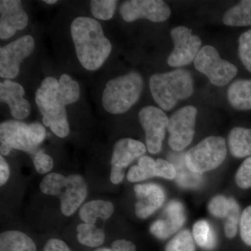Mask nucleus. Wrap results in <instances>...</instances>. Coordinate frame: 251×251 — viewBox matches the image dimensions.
I'll list each match as a JSON object with an SVG mask.
<instances>
[{"mask_svg": "<svg viewBox=\"0 0 251 251\" xmlns=\"http://www.w3.org/2000/svg\"><path fill=\"white\" fill-rule=\"evenodd\" d=\"M71 33L81 65L88 71L100 69L112 51L101 25L94 18L81 16L73 21Z\"/></svg>", "mask_w": 251, "mask_h": 251, "instance_id": "nucleus-1", "label": "nucleus"}, {"mask_svg": "<svg viewBox=\"0 0 251 251\" xmlns=\"http://www.w3.org/2000/svg\"><path fill=\"white\" fill-rule=\"evenodd\" d=\"M150 89L153 100L160 108L170 110L174 108L178 100L192 95V76L184 69L153 74L150 79Z\"/></svg>", "mask_w": 251, "mask_h": 251, "instance_id": "nucleus-2", "label": "nucleus"}, {"mask_svg": "<svg viewBox=\"0 0 251 251\" xmlns=\"http://www.w3.org/2000/svg\"><path fill=\"white\" fill-rule=\"evenodd\" d=\"M143 79L139 73L131 72L109 80L102 95V105L114 115L128 111L139 100Z\"/></svg>", "mask_w": 251, "mask_h": 251, "instance_id": "nucleus-3", "label": "nucleus"}, {"mask_svg": "<svg viewBox=\"0 0 251 251\" xmlns=\"http://www.w3.org/2000/svg\"><path fill=\"white\" fill-rule=\"evenodd\" d=\"M59 81L53 77H47L41 82L36 90V105L42 115V121L46 126L59 138L69 135L70 128L68 122L66 107L57 99Z\"/></svg>", "mask_w": 251, "mask_h": 251, "instance_id": "nucleus-4", "label": "nucleus"}, {"mask_svg": "<svg viewBox=\"0 0 251 251\" xmlns=\"http://www.w3.org/2000/svg\"><path fill=\"white\" fill-rule=\"evenodd\" d=\"M226 156V140L223 137L209 136L188 150L185 163L190 171L202 174L221 166Z\"/></svg>", "mask_w": 251, "mask_h": 251, "instance_id": "nucleus-5", "label": "nucleus"}, {"mask_svg": "<svg viewBox=\"0 0 251 251\" xmlns=\"http://www.w3.org/2000/svg\"><path fill=\"white\" fill-rule=\"evenodd\" d=\"M194 65L198 72L207 76L211 83L219 87L228 84L238 72L234 64L221 59L217 50L211 46L201 48Z\"/></svg>", "mask_w": 251, "mask_h": 251, "instance_id": "nucleus-6", "label": "nucleus"}, {"mask_svg": "<svg viewBox=\"0 0 251 251\" xmlns=\"http://www.w3.org/2000/svg\"><path fill=\"white\" fill-rule=\"evenodd\" d=\"M12 150L34 155L39 151L31 136L29 125L18 120H7L0 125V153L7 156Z\"/></svg>", "mask_w": 251, "mask_h": 251, "instance_id": "nucleus-7", "label": "nucleus"}, {"mask_svg": "<svg viewBox=\"0 0 251 251\" xmlns=\"http://www.w3.org/2000/svg\"><path fill=\"white\" fill-rule=\"evenodd\" d=\"M197 109L187 105L175 112L169 118L168 144L172 150L179 151L191 143L195 134Z\"/></svg>", "mask_w": 251, "mask_h": 251, "instance_id": "nucleus-8", "label": "nucleus"}, {"mask_svg": "<svg viewBox=\"0 0 251 251\" xmlns=\"http://www.w3.org/2000/svg\"><path fill=\"white\" fill-rule=\"evenodd\" d=\"M35 49L34 38L23 36L0 49V77L11 80L18 76L20 66Z\"/></svg>", "mask_w": 251, "mask_h": 251, "instance_id": "nucleus-9", "label": "nucleus"}, {"mask_svg": "<svg viewBox=\"0 0 251 251\" xmlns=\"http://www.w3.org/2000/svg\"><path fill=\"white\" fill-rule=\"evenodd\" d=\"M171 35L175 48L168 57V64L172 67H183L191 64L201 50V38L193 35L191 29L185 26L173 28Z\"/></svg>", "mask_w": 251, "mask_h": 251, "instance_id": "nucleus-10", "label": "nucleus"}, {"mask_svg": "<svg viewBox=\"0 0 251 251\" xmlns=\"http://www.w3.org/2000/svg\"><path fill=\"white\" fill-rule=\"evenodd\" d=\"M138 118L145 131L149 152L152 154L160 152L169 118L161 109L153 106L142 108L138 113Z\"/></svg>", "mask_w": 251, "mask_h": 251, "instance_id": "nucleus-11", "label": "nucleus"}, {"mask_svg": "<svg viewBox=\"0 0 251 251\" xmlns=\"http://www.w3.org/2000/svg\"><path fill=\"white\" fill-rule=\"evenodd\" d=\"M145 152L146 147L138 140L128 138L118 140L114 145L110 161V181L112 184H120L125 178L126 168Z\"/></svg>", "mask_w": 251, "mask_h": 251, "instance_id": "nucleus-12", "label": "nucleus"}, {"mask_svg": "<svg viewBox=\"0 0 251 251\" xmlns=\"http://www.w3.org/2000/svg\"><path fill=\"white\" fill-rule=\"evenodd\" d=\"M122 17L130 23L146 18L154 23L164 22L170 18L171 8L161 0H130L122 4L120 9Z\"/></svg>", "mask_w": 251, "mask_h": 251, "instance_id": "nucleus-13", "label": "nucleus"}, {"mask_svg": "<svg viewBox=\"0 0 251 251\" xmlns=\"http://www.w3.org/2000/svg\"><path fill=\"white\" fill-rule=\"evenodd\" d=\"M27 13L19 0L0 1V39H9L16 31L27 27Z\"/></svg>", "mask_w": 251, "mask_h": 251, "instance_id": "nucleus-14", "label": "nucleus"}, {"mask_svg": "<svg viewBox=\"0 0 251 251\" xmlns=\"http://www.w3.org/2000/svg\"><path fill=\"white\" fill-rule=\"evenodd\" d=\"M135 214L139 219H145L152 215L165 202L166 193L159 185L156 184H137L134 186Z\"/></svg>", "mask_w": 251, "mask_h": 251, "instance_id": "nucleus-15", "label": "nucleus"}, {"mask_svg": "<svg viewBox=\"0 0 251 251\" xmlns=\"http://www.w3.org/2000/svg\"><path fill=\"white\" fill-rule=\"evenodd\" d=\"M88 189L85 178L80 175L67 176V182L60 196L61 211L64 216H72L87 198Z\"/></svg>", "mask_w": 251, "mask_h": 251, "instance_id": "nucleus-16", "label": "nucleus"}, {"mask_svg": "<svg viewBox=\"0 0 251 251\" xmlns=\"http://www.w3.org/2000/svg\"><path fill=\"white\" fill-rule=\"evenodd\" d=\"M164 219L155 221L150 226V232L159 239H166L177 232L186 221L184 206L173 201L165 208Z\"/></svg>", "mask_w": 251, "mask_h": 251, "instance_id": "nucleus-17", "label": "nucleus"}, {"mask_svg": "<svg viewBox=\"0 0 251 251\" xmlns=\"http://www.w3.org/2000/svg\"><path fill=\"white\" fill-rule=\"evenodd\" d=\"M25 93L23 86L14 81L7 79L0 83V100L7 104L16 120H24L30 114V103L23 97Z\"/></svg>", "mask_w": 251, "mask_h": 251, "instance_id": "nucleus-18", "label": "nucleus"}, {"mask_svg": "<svg viewBox=\"0 0 251 251\" xmlns=\"http://www.w3.org/2000/svg\"><path fill=\"white\" fill-rule=\"evenodd\" d=\"M115 211L113 204L103 200H94L81 206L79 216L85 224L95 225L97 219L106 221Z\"/></svg>", "mask_w": 251, "mask_h": 251, "instance_id": "nucleus-19", "label": "nucleus"}, {"mask_svg": "<svg viewBox=\"0 0 251 251\" xmlns=\"http://www.w3.org/2000/svg\"><path fill=\"white\" fill-rule=\"evenodd\" d=\"M229 103L236 110H251V79L237 80L227 90Z\"/></svg>", "mask_w": 251, "mask_h": 251, "instance_id": "nucleus-20", "label": "nucleus"}, {"mask_svg": "<svg viewBox=\"0 0 251 251\" xmlns=\"http://www.w3.org/2000/svg\"><path fill=\"white\" fill-rule=\"evenodd\" d=\"M0 251H36L35 243L24 232L9 230L0 235Z\"/></svg>", "mask_w": 251, "mask_h": 251, "instance_id": "nucleus-21", "label": "nucleus"}, {"mask_svg": "<svg viewBox=\"0 0 251 251\" xmlns=\"http://www.w3.org/2000/svg\"><path fill=\"white\" fill-rule=\"evenodd\" d=\"M230 152L237 158L251 156V129L235 127L228 137Z\"/></svg>", "mask_w": 251, "mask_h": 251, "instance_id": "nucleus-22", "label": "nucleus"}, {"mask_svg": "<svg viewBox=\"0 0 251 251\" xmlns=\"http://www.w3.org/2000/svg\"><path fill=\"white\" fill-rule=\"evenodd\" d=\"M223 21L230 27H245L251 25V0H243L227 10Z\"/></svg>", "mask_w": 251, "mask_h": 251, "instance_id": "nucleus-23", "label": "nucleus"}, {"mask_svg": "<svg viewBox=\"0 0 251 251\" xmlns=\"http://www.w3.org/2000/svg\"><path fill=\"white\" fill-rule=\"evenodd\" d=\"M195 242L206 251L214 250L217 244V237L210 224L204 220L198 221L193 227Z\"/></svg>", "mask_w": 251, "mask_h": 251, "instance_id": "nucleus-24", "label": "nucleus"}, {"mask_svg": "<svg viewBox=\"0 0 251 251\" xmlns=\"http://www.w3.org/2000/svg\"><path fill=\"white\" fill-rule=\"evenodd\" d=\"M57 99L64 106L75 103L80 98V86L67 74L59 77Z\"/></svg>", "mask_w": 251, "mask_h": 251, "instance_id": "nucleus-25", "label": "nucleus"}, {"mask_svg": "<svg viewBox=\"0 0 251 251\" xmlns=\"http://www.w3.org/2000/svg\"><path fill=\"white\" fill-rule=\"evenodd\" d=\"M77 239L79 243L85 247H100L105 241V232L103 229L98 228L95 225L83 223L77 226Z\"/></svg>", "mask_w": 251, "mask_h": 251, "instance_id": "nucleus-26", "label": "nucleus"}, {"mask_svg": "<svg viewBox=\"0 0 251 251\" xmlns=\"http://www.w3.org/2000/svg\"><path fill=\"white\" fill-rule=\"evenodd\" d=\"M67 176L52 173L46 175L40 184L41 192L48 196L59 197L67 185Z\"/></svg>", "mask_w": 251, "mask_h": 251, "instance_id": "nucleus-27", "label": "nucleus"}, {"mask_svg": "<svg viewBox=\"0 0 251 251\" xmlns=\"http://www.w3.org/2000/svg\"><path fill=\"white\" fill-rule=\"evenodd\" d=\"M166 251H196L193 234L188 229L181 231L167 244Z\"/></svg>", "mask_w": 251, "mask_h": 251, "instance_id": "nucleus-28", "label": "nucleus"}, {"mask_svg": "<svg viewBox=\"0 0 251 251\" xmlns=\"http://www.w3.org/2000/svg\"><path fill=\"white\" fill-rule=\"evenodd\" d=\"M117 2L115 0H92L90 1L91 12L97 19L108 21L113 17Z\"/></svg>", "mask_w": 251, "mask_h": 251, "instance_id": "nucleus-29", "label": "nucleus"}, {"mask_svg": "<svg viewBox=\"0 0 251 251\" xmlns=\"http://www.w3.org/2000/svg\"><path fill=\"white\" fill-rule=\"evenodd\" d=\"M234 201V198H227L224 196H216L209 203V212L215 217L226 219L230 213Z\"/></svg>", "mask_w": 251, "mask_h": 251, "instance_id": "nucleus-30", "label": "nucleus"}, {"mask_svg": "<svg viewBox=\"0 0 251 251\" xmlns=\"http://www.w3.org/2000/svg\"><path fill=\"white\" fill-rule=\"evenodd\" d=\"M238 51L242 64L251 73V29L239 36Z\"/></svg>", "mask_w": 251, "mask_h": 251, "instance_id": "nucleus-31", "label": "nucleus"}, {"mask_svg": "<svg viewBox=\"0 0 251 251\" xmlns=\"http://www.w3.org/2000/svg\"><path fill=\"white\" fill-rule=\"evenodd\" d=\"M241 216L242 215H240V206L234 200L230 213L226 218L225 222L224 229L226 237L229 239L235 237L237 233L238 225L240 224Z\"/></svg>", "mask_w": 251, "mask_h": 251, "instance_id": "nucleus-32", "label": "nucleus"}, {"mask_svg": "<svg viewBox=\"0 0 251 251\" xmlns=\"http://www.w3.org/2000/svg\"><path fill=\"white\" fill-rule=\"evenodd\" d=\"M34 168L41 175L49 173L53 168L54 161L52 157L46 154L42 150H39L31 156Z\"/></svg>", "mask_w": 251, "mask_h": 251, "instance_id": "nucleus-33", "label": "nucleus"}, {"mask_svg": "<svg viewBox=\"0 0 251 251\" xmlns=\"http://www.w3.org/2000/svg\"><path fill=\"white\" fill-rule=\"evenodd\" d=\"M235 181L239 187L247 189L251 188V156L247 158L236 173Z\"/></svg>", "mask_w": 251, "mask_h": 251, "instance_id": "nucleus-34", "label": "nucleus"}, {"mask_svg": "<svg viewBox=\"0 0 251 251\" xmlns=\"http://www.w3.org/2000/svg\"><path fill=\"white\" fill-rule=\"evenodd\" d=\"M240 234L242 240L251 247V205L244 209L241 216Z\"/></svg>", "mask_w": 251, "mask_h": 251, "instance_id": "nucleus-35", "label": "nucleus"}, {"mask_svg": "<svg viewBox=\"0 0 251 251\" xmlns=\"http://www.w3.org/2000/svg\"><path fill=\"white\" fill-rule=\"evenodd\" d=\"M176 176V169L171 163L163 159L156 160V176L167 179H174Z\"/></svg>", "mask_w": 251, "mask_h": 251, "instance_id": "nucleus-36", "label": "nucleus"}, {"mask_svg": "<svg viewBox=\"0 0 251 251\" xmlns=\"http://www.w3.org/2000/svg\"><path fill=\"white\" fill-rule=\"evenodd\" d=\"M31 136L34 145L37 148L44 142L46 136V130L45 127L39 122H33L29 124Z\"/></svg>", "mask_w": 251, "mask_h": 251, "instance_id": "nucleus-37", "label": "nucleus"}, {"mask_svg": "<svg viewBox=\"0 0 251 251\" xmlns=\"http://www.w3.org/2000/svg\"><path fill=\"white\" fill-rule=\"evenodd\" d=\"M138 166L143 170L148 179L156 176V161L151 157L143 156L138 161Z\"/></svg>", "mask_w": 251, "mask_h": 251, "instance_id": "nucleus-38", "label": "nucleus"}, {"mask_svg": "<svg viewBox=\"0 0 251 251\" xmlns=\"http://www.w3.org/2000/svg\"><path fill=\"white\" fill-rule=\"evenodd\" d=\"M127 179L130 182H140L148 179V176L139 166L131 167L127 173Z\"/></svg>", "mask_w": 251, "mask_h": 251, "instance_id": "nucleus-39", "label": "nucleus"}, {"mask_svg": "<svg viewBox=\"0 0 251 251\" xmlns=\"http://www.w3.org/2000/svg\"><path fill=\"white\" fill-rule=\"evenodd\" d=\"M44 251H72L67 244L58 239H50L46 242Z\"/></svg>", "mask_w": 251, "mask_h": 251, "instance_id": "nucleus-40", "label": "nucleus"}, {"mask_svg": "<svg viewBox=\"0 0 251 251\" xmlns=\"http://www.w3.org/2000/svg\"><path fill=\"white\" fill-rule=\"evenodd\" d=\"M111 248L116 251H136L135 244L125 239L115 240L112 243Z\"/></svg>", "mask_w": 251, "mask_h": 251, "instance_id": "nucleus-41", "label": "nucleus"}, {"mask_svg": "<svg viewBox=\"0 0 251 251\" xmlns=\"http://www.w3.org/2000/svg\"><path fill=\"white\" fill-rule=\"evenodd\" d=\"M10 176L9 166L2 156H0V186H4Z\"/></svg>", "mask_w": 251, "mask_h": 251, "instance_id": "nucleus-42", "label": "nucleus"}, {"mask_svg": "<svg viewBox=\"0 0 251 251\" xmlns=\"http://www.w3.org/2000/svg\"><path fill=\"white\" fill-rule=\"evenodd\" d=\"M95 251H116L115 250H113V249H112V248H100V249H97V250H96Z\"/></svg>", "mask_w": 251, "mask_h": 251, "instance_id": "nucleus-43", "label": "nucleus"}, {"mask_svg": "<svg viewBox=\"0 0 251 251\" xmlns=\"http://www.w3.org/2000/svg\"><path fill=\"white\" fill-rule=\"evenodd\" d=\"M44 2L47 3V4H53L57 2V0H44Z\"/></svg>", "mask_w": 251, "mask_h": 251, "instance_id": "nucleus-44", "label": "nucleus"}]
</instances>
